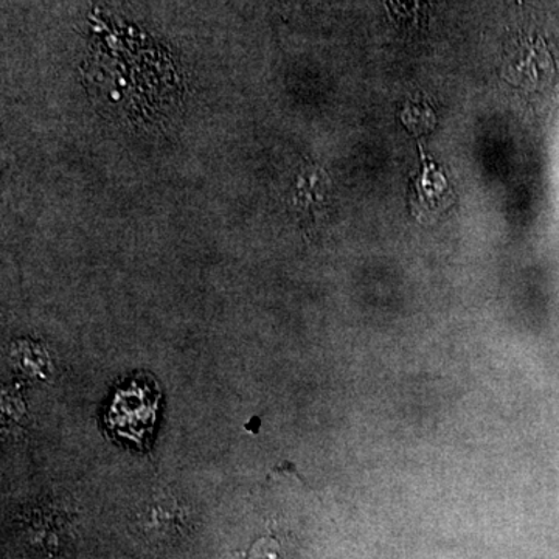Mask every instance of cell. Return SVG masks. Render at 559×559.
Listing matches in <instances>:
<instances>
[{
    "instance_id": "6da1fadb",
    "label": "cell",
    "mask_w": 559,
    "mask_h": 559,
    "mask_svg": "<svg viewBox=\"0 0 559 559\" xmlns=\"http://www.w3.org/2000/svg\"><path fill=\"white\" fill-rule=\"evenodd\" d=\"M554 72V60L540 36L522 33L507 44L502 75L510 83L524 90H536L549 83Z\"/></svg>"
}]
</instances>
